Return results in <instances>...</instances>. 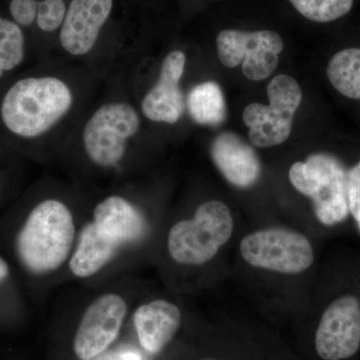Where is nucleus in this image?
<instances>
[{
    "mask_svg": "<svg viewBox=\"0 0 360 360\" xmlns=\"http://www.w3.org/2000/svg\"><path fill=\"white\" fill-rule=\"evenodd\" d=\"M78 232L70 206L56 198L40 201L28 213L16 236L21 264L33 276L58 271L70 262Z\"/></svg>",
    "mask_w": 360,
    "mask_h": 360,
    "instance_id": "f257e3e1",
    "label": "nucleus"
},
{
    "mask_svg": "<svg viewBox=\"0 0 360 360\" xmlns=\"http://www.w3.org/2000/svg\"><path fill=\"white\" fill-rule=\"evenodd\" d=\"M72 103V92L63 80L25 78L6 92L0 113L9 131L23 139H35L65 117Z\"/></svg>",
    "mask_w": 360,
    "mask_h": 360,
    "instance_id": "f03ea898",
    "label": "nucleus"
},
{
    "mask_svg": "<svg viewBox=\"0 0 360 360\" xmlns=\"http://www.w3.org/2000/svg\"><path fill=\"white\" fill-rule=\"evenodd\" d=\"M233 219L222 201H205L191 219L180 220L170 229L167 250L176 264L198 266L212 260L231 238Z\"/></svg>",
    "mask_w": 360,
    "mask_h": 360,
    "instance_id": "7ed1b4c3",
    "label": "nucleus"
},
{
    "mask_svg": "<svg viewBox=\"0 0 360 360\" xmlns=\"http://www.w3.org/2000/svg\"><path fill=\"white\" fill-rule=\"evenodd\" d=\"M288 176L296 191L311 198L315 214L322 224L330 226L347 219L348 170L335 156L310 155L307 160L292 165Z\"/></svg>",
    "mask_w": 360,
    "mask_h": 360,
    "instance_id": "20e7f679",
    "label": "nucleus"
},
{
    "mask_svg": "<svg viewBox=\"0 0 360 360\" xmlns=\"http://www.w3.org/2000/svg\"><path fill=\"white\" fill-rule=\"evenodd\" d=\"M269 105L251 103L243 113L253 146L267 148L283 143L292 130L293 117L302 101V90L295 78L276 75L267 85Z\"/></svg>",
    "mask_w": 360,
    "mask_h": 360,
    "instance_id": "39448f33",
    "label": "nucleus"
},
{
    "mask_svg": "<svg viewBox=\"0 0 360 360\" xmlns=\"http://www.w3.org/2000/svg\"><path fill=\"white\" fill-rule=\"evenodd\" d=\"M139 129L141 120L131 105L105 104L85 124L82 134L85 153L97 167H117L127 153V142Z\"/></svg>",
    "mask_w": 360,
    "mask_h": 360,
    "instance_id": "423d86ee",
    "label": "nucleus"
},
{
    "mask_svg": "<svg viewBox=\"0 0 360 360\" xmlns=\"http://www.w3.org/2000/svg\"><path fill=\"white\" fill-rule=\"evenodd\" d=\"M129 304L122 293L106 291L94 298L80 316L72 340L78 360H90L105 354L122 333Z\"/></svg>",
    "mask_w": 360,
    "mask_h": 360,
    "instance_id": "0eeeda50",
    "label": "nucleus"
},
{
    "mask_svg": "<svg viewBox=\"0 0 360 360\" xmlns=\"http://www.w3.org/2000/svg\"><path fill=\"white\" fill-rule=\"evenodd\" d=\"M243 257L251 266L285 274L305 271L314 262L309 239L298 232L269 229L253 232L240 243Z\"/></svg>",
    "mask_w": 360,
    "mask_h": 360,
    "instance_id": "6e6552de",
    "label": "nucleus"
},
{
    "mask_svg": "<svg viewBox=\"0 0 360 360\" xmlns=\"http://www.w3.org/2000/svg\"><path fill=\"white\" fill-rule=\"evenodd\" d=\"M217 56L225 68L241 65L246 78L265 79L276 70L283 51L281 35L272 30H222L217 37Z\"/></svg>",
    "mask_w": 360,
    "mask_h": 360,
    "instance_id": "1a4fd4ad",
    "label": "nucleus"
},
{
    "mask_svg": "<svg viewBox=\"0 0 360 360\" xmlns=\"http://www.w3.org/2000/svg\"><path fill=\"white\" fill-rule=\"evenodd\" d=\"M360 347V302L352 295L338 298L322 315L315 348L324 360H342L356 354Z\"/></svg>",
    "mask_w": 360,
    "mask_h": 360,
    "instance_id": "9d476101",
    "label": "nucleus"
},
{
    "mask_svg": "<svg viewBox=\"0 0 360 360\" xmlns=\"http://www.w3.org/2000/svg\"><path fill=\"white\" fill-rule=\"evenodd\" d=\"M186 61V54L180 51H172L163 59L160 78L141 103L142 112L149 120L175 124L181 117L186 105L179 82Z\"/></svg>",
    "mask_w": 360,
    "mask_h": 360,
    "instance_id": "9b49d317",
    "label": "nucleus"
},
{
    "mask_svg": "<svg viewBox=\"0 0 360 360\" xmlns=\"http://www.w3.org/2000/svg\"><path fill=\"white\" fill-rule=\"evenodd\" d=\"M113 0H71L61 25L59 39L72 56L89 53L110 18Z\"/></svg>",
    "mask_w": 360,
    "mask_h": 360,
    "instance_id": "f8f14e48",
    "label": "nucleus"
},
{
    "mask_svg": "<svg viewBox=\"0 0 360 360\" xmlns=\"http://www.w3.org/2000/svg\"><path fill=\"white\" fill-rule=\"evenodd\" d=\"M89 220L122 250L141 243L148 232V222L141 210L120 195L99 201Z\"/></svg>",
    "mask_w": 360,
    "mask_h": 360,
    "instance_id": "ddd939ff",
    "label": "nucleus"
},
{
    "mask_svg": "<svg viewBox=\"0 0 360 360\" xmlns=\"http://www.w3.org/2000/svg\"><path fill=\"white\" fill-rule=\"evenodd\" d=\"M132 321L141 347L156 355L174 340L181 326L182 314L174 303L155 300L137 307Z\"/></svg>",
    "mask_w": 360,
    "mask_h": 360,
    "instance_id": "4468645a",
    "label": "nucleus"
},
{
    "mask_svg": "<svg viewBox=\"0 0 360 360\" xmlns=\"http://www.w3.org/2000/svg\"><path fill=\"white\" fill-rule=\"evenodd\" d=\"M215 167L225 179L239 188H248L259 179V158L250 144L231 131L221 132L210 148Z\"/></svg>",
    "mask_w": 360,
    "mask_h": 360,
    "instance_id": "2eb2a0df",
    "label": "nucleus"
},
{
    "mask_svg": "<svg viewBox=\"0 0 360 360\" xmlns=\"http://www.w3.org/2000/svg\"><path fill=\"white\" fill-rule=\"evenodd\" d=\"M187 110L193 122L200 125L217 127L224 122L226 104L219 84L205 82L195 85L187 96Z\"/></svg>",
    "mask_w": 360,
    "mask_h": 360,
    "instance_id": "dca6fc26",
    "label": "nucleus"
},
{
    "mask_svg": "<svg viewBox=\"0 0 360 360\" xmlns=\"http://www.w3.org/2000/svg\"><path fill=\"white\" fill-rule=\"evenodd\" d=\"M329 82L340 94L360 101V49L338 52L328 65Z\"/></svg>",
    "mask_w": 360,
    "mask_h": 360,
    "instance_id": "f3484780",
    "label": "nucleus"
},
{
    "mask_svg": "<svg viewBox=\"0 0 360 360\" xmlns=\"http://www.w3.org/2000/svg\"><path fill=\"white\" fill-rule=\"evenodd\" d=\"M290 4L307 20L328 23L340 20L352 11L354 0H290Z\"/></svg>",
    "mask_w": 360,
    "mask_h": 360,
    "instance_id": "a211bd4d",
    "label": "nucleus"
},
{
    "mask_svg": "<svg viewBox=\"0 0 360 360\" xmlns=\"http://www.w3.org/2000/svg\"><path fill=\"white\" fill-rule=\"evenodd\" d=\"M25 58V37L20 26L0 18V66L4 71L18 68Z\"/></svg>",
    "mask_w": 360,
    "mask_h": 360,
    "instance_id": "6ab92c4d",
    "label": "nucleus"
},
{
    "mask_svg": "<svg viewBox=\"0 0 360 360\" xmlns=\"http://www.w3.org/2000/svg\"><path fill=\"white\" fill-rule=\"evenodd\" d=\"M63 0H44L39 7L37 25L45 32H51L63 25L66 14Z\"/></svg>",
    "mask_w": 360,
    "mask_h": 360,
    "instance_id": "aec40b11",
    "label": "nucleus"
},
{
    "mask_svg": "<svg viewBox=\"0 0 360 360\" xmlns=\"http://www.w3.org/2000/svg\"><path fill=\"white\" fill-rule=\"evenodd\" d=\"M39 7L35 0H11L9 11L18 25L28 26L37 20Z\"/></svg>",
    "mask_w": 360,
    "mask_h": 360,
    "instance_id": "412c9836",
    "label": "nucleus"
},
{
    "mask_svg": "<svg viewBox=\"0 0 360 360\" xmlns=\"http://www.w3.org/2000/svg\"><path fill=\"white\" fill-rule=\"evenodd\" d=\"M348 198L350 213L360 227V160L348 170Z\"/></svg>",
    "mask_w": 360,
    "mask_h": 360,
    "instance_id": "4be33fe9",
    "label": "nucleus"
},
{
    "mask_svg": "<svg viewBox=\"0 0 360 360\" xmlns=\"http://www.w3.org/2000/svg\"><path fill=\"white\" fill-rule=\"evenodd\" d=\"M8 274V264H7V262L4 259V258L0 257V284L4 283V281H6Z\"/></svg>",
    "mask_w": 360,
    "mask_h": 360,
    "instance_id": "5701e85b",
    "label": "nucleus"
},
{
    "mask_svg": "<svg viewBox=\"0 0 360 360\" xmlns=\"http://www.w3.org/2000/svg\"><path fill=\"white\" fill-rule=\"evenodd\" d=\"M90 360H117L116 359V355L111 354L110 350L106 352L105 354L99 355V356L96 357V359H90Z\"/></svg>",
    "mask_w": 360,
    "mask_h": 360,
    "instance_id": "b1692460",
    "label": "nucleus"
},
{
    "mask_svg": "<svg viewBox=\"0 0 360 360\" xmlns=\"http://www.w3.org/2000/svg\"><path fill=\"white\" fill-rule=\"evenodd\" d=\"M6 72V71L4 70V68L0 66V78L2 77V75H4V73Z\"/></svg>",
    "mask_w": 360,
    "mask_h": 360,
    "instance_id": "393cba45",
    "label": "nucleus"
},
{
    "mask_svg": "<svg viewBox=\"0 0 360 360\" xmlns=\"http://www.w3.org/2000/svg\"><path fill=\"white\" fill-rule=\"evenodd\" d=\"M205 360H212V359H205Z\"/></svg>",
    "mask_w": 360,
    "mask_h": 360,
    "instance_id": "a878e982",
    "label": "nucleus"
}]
</instances>
